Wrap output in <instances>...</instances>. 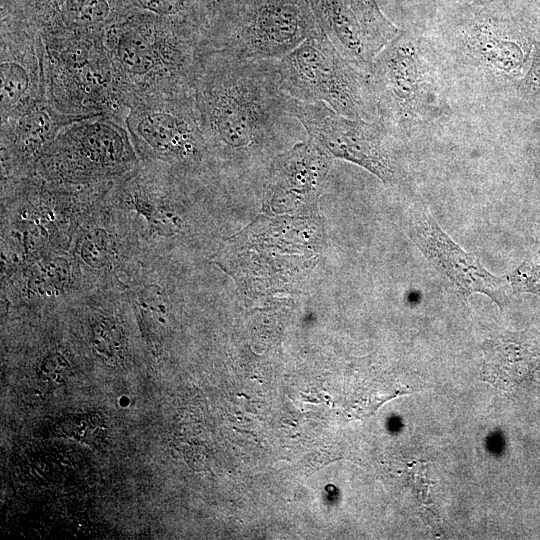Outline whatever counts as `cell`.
<instances>
[{"mask_svg": "<svg viewBox=\"0 0 540 540\" xmlns=\"http://www.w3.org/2000/svg\"><path fill=\"white\" fill-rule=\"evenodd\" d=\"M192 98L209 150L231 158L261 151L299 123L288 110L275 60L202 48Z\"/></svg>", "mask_w": 540, "mask_h": 540, "instance_id": "cell-1", "label": "cell"}, {"mask_svg": "<svg viewBox=\"0 0 540 540\" xmlns=\"http://www.w3.org/2000/svg\"><path fill=\"white\" fill-rule=\"evenodd\" d=\"M204 30L134 8L106 28L104 41L131 103L138 98L191 94Z\"/></svg>", "mask_w": 540, "mask_h": 540, "instance_id": "cell-2", "label": "cell"}, {"mask_svg": "<svg viewBox=\"0 0 540 540\" xmlns=\"http://www.w3.org/2000/svg\"><path fill=\"white\" fill-rule=\"evenodd\" d=\"M104 32L42 37L45 99L74 119L109 115L125 122L131 100L117 78Z\"/></svg>", "mask_w": 540, "mask_h": 540, "instance_id": "cell-3", "label": "cell"}, {"mask_svg": "<svg viewBox=\"0 0 540 540\" xmlns=\"http://www.w3.org/2000/svg\"><path fill=\"white\" fill-rule=\"evenodd\" d=\"M281 90L293 99L323 102L351 118L378 119L370 77L352 66L323 31L275 60Z\"/></svg>", "mask_w": 540, "mask_h": 540, "instance_id": "cell-4", "label": "cell"}, {"mask_svg": "<svg viewBox=\"0 0 540 540\" xmlns=\"http://www.w3.org/2000/svg\"><path fill=\"white\" fill-rule=\"evenodd\" d=\"M369 77L385 129L408 130L440 115L438 72L420 39L402 32L375 58Z\"/></svg>", "mask_w": 540, "mask_h": 540, "instance_id": "cell-5", "label": "cell"}, {"mask_svg": "<svg viewBox=\"0 0 540 540\" xmlns=\"http://www.w3.org/2000/svg\"><path fill=\"white\" fill-rule=\"evenodd\" d=\"M322 29L309 0H245L204 33L203 48L248 60H278Z\"/></svg>", "mask_w": 540, "mask_h": 540, "instance_id": "cell-6", "label": "cell"}, {"mask_svg": "<svg viewBox=\"0 0 540 540\" xmlns=\"http://www.w3.org/2000/svg\"><path fill=\"white\" fill-rule=\"evenodd\" d=\"M125 126L133 146L146 158L193 168L209 151L192 93L135 99Z\"/></svg>", "mask_w": 540, "mask_h": 540, "instance_id": "cell-7", "label": "cell"}, {"mask_svg": "<svg viewBox=\"0 0 540 540\" xmlns=\"http://www.w3.org/2000/svg\"><path fill=\"white\" fill-rule=\"evenodd\" d=\"M133 143L125 122L109 115L81 118L61 128L43 152L48 174L94 177L128 168Z\"/></svg>", "mask_w": 540, "mask_h": 540, "instance_id": "cell-8", "label": "cell"}, {"mask_svg": "<svg viewBox=\"0 0 540 540\" xmlns=\"http://www.w3.org/2000/svg\"><path fill=\"white\" fill-rule=\"evenodd\" d=\"M287 107L308 137L330 156L357 164L384 183L397 180L398 169L385 144V127L378 120L351 119L323 102L299 101L288 95Z\"/></svg>", "mask_w": 540, "mask_h": 540, "instance_id": "cell-9", "label": "cell"}, {"mask_svg": "<svg viewBox=\"0 0 540 540\" xmlns=\"http://www.w3.org/2000/svg\"><path fill=\"white\" fill-rule=\"evenodd\" d=\"M455 42L465 63L495 79L519 75L532 46L520 25L496 0L474 3L463 10Z\"/></svg>", "mask_w": 540, "mask_h": 540, "instance_id": "cell-10", "label": "cell"}, {"mask_svg": "<svg viewBox=\"0 0 540 540\" xmlns=\"http://www.w3.org/2000/svg\"><path fill=\"white\" fill-rule=\"evenodd\" d=\"M406 230L415 246L464 302L471 294L481 293L503 308L513 293L509 278L487 271L474 254L463 250L442 230L427 208L413 206L407 215Z\"/></svg>", "mask_w": 540, "mask_h": 540, "instance_id": "cell-11", "label": "cell"}, {"mask_svg": "<svg viewBox=\"0 0 540 540\" xmlns=\"http://www.w3.org/2000/svg\"><path fill=\"white\" fill-rule=\"evenodd\" d=\"M324 34L352 66L369 75L378 54L402 31L375 0H309Z\"/></svg>", "mask_w": 540, "mask_h": 540, "instance_id": "cell-12", "label": "cell"}, {"mask_svg": "<svg viewBox=\"0 0 540 540\" xmlns=\"http://www.w3.org/2000/svg\"><path fill=\"white\" fill-rule=\"evenodd\" d=\"M1 120L45 99L44 44L23 20L0 13Z\"/></svg>", "mask_w": 540, "mask_h": 540, "instance_id": "cell-13", "label": "cell"}, {"mask_svg": "<svg viewBox=\"0 0 540 540\" xmlns=\"http://www.w3.org/2000/svg\"><path fill=\"white\" fill-rule=\"evenodd\" d=\"M135 7L129 0H20L0 5L42 37L102 32Z\"/></svg>", "mask_w": 540, "mask_h": 540, "instance_id": "cell-14", "label": "cell"}, {"mask_svg": "<svg viewBox=\"0 0 540 540\" xmlns=\"http://www.w3.org/2000/svg\"><path fill=\"white\" fill-rule=\"evenodd\" d=\"M330 164L331 156L311 138L296 144L273 162L268 183L272 200L312 199L319 193Z\"/></svg>", "mask_w": 540, "mask_h": 540, "instance_id": "cell-15", "label": "cell"}, {"mask_svg": "<svg viewBox=\"0 0 540 540\" xmlns=\"http://www.w3.org/2000/svg\"><path fill=\"white\" fill-rule=\"evenodd\" d=\"M78 119L58 111L46 99L1 120V146L5 158L24 164L45 149L62 127Z\"/></svg>", "mask_w": 540, "mask_h": 540, "instance_id": "cell-16", "label": "cell"}, {"mask_svg": "<svg viewBox=\"0 0 540 540\" xmlns=\"http://www.w3.org/2000/svg\"><path fill=\"white\" fill-rule=\"evenodd\" d=\"M145 12L201 28L205 32L199 0H129Z\"/></svg>", "mask_w": 540, "mask_h": 540, "instance_id": "cell-17", "label": "cell"}, {"mask_svg": "<svg viewBox=\"0 0 540 540\" xmlns=\"http://www.w3.org/2000/svg\"><path fill=\"white\" fill-rule=\"evenodd\" d=\"M94 348L105 358L116 359L123 352L117 328L107 322H99L93 330Z\"/></svg>", "mask_w": 540, "mask_h": 540, "instance_id": "cell-18", "label": "cell"}, {"mask_svg": "<svg viewBox=\"0 0 540 540\" xmlns=\"http://www.w3.org/2000/svg\"><path fill=\"white\" fill-rule=\"evenodd\" d=\"M244 1L245 0H199L205 32L229 17Z\"/></svg>", "mask_w": 540, "mask_h": 540, "instance_id": "cell-19", "label": "cell"}, {"mask_svg": "<svg viewBox=\"0 0 540 540\" xmlns=\"http://www.w3.org/2000/svg\"><path fill=\"white\" fill-rule=\"evenodd\" d=\"M531 66L519 82V91L526 98L540 99V42H533Z\"/></svg>", "mask_w": 540, "mask_h": 540, "instance_id": "cell-20", "label": "cell"}, {"mask_svg": "<svg viewBox=\"0 0 540 540\" xmlns=\"http://www.w3.org/2000/svg\"><path fill=\"white\" fill-rule=\"evenodd\" d=\"M69 364L61 356H50L43 362L41 378L52 385H59L68 376Z\"/></svg>", "mask_w": 540, "mask_h": 540, "instance_id": "cell-21", "label": "cell"}, {"mask_svg": "<svg viewBox=\"0 0 540 540\" xmlns=\"http://www.w3.org/2000/svg\"><path fill=\"white\" fill-rule=\"evenodd\" d=\"M534 266H535L536 283L538 287V295H540V266L536 265L535 263H534Z\"/></svg>", "mask_w": 540, "mask_h": 540, "instance_id": "cell-22", "label": "cell"}, {"mask_svg": "<svg viewBox=\"0 0 540 540\" xmlns=\"http://www.w3.org/2000/svg\"><path fill=\"white\" fill-rule=\"evenodd\" d=\"M16 1H20V0H0V5L9 4Z\"/></svg>", "mask_w": 540, "mask_h": 540, "instance_id": "cell-23", "label": "cell"}]
</instances>
